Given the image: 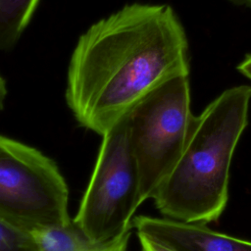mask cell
Returning <instances> with one entry per match:
<instances>
[{
  "mask_svg": "<svg viewBox=\"0 0 251 251\" xmlns=\"http://www.w3.org/2000/svg\"><path fill=\"white\" fill-rule=\"evenodd\" d=\"M189 70L188 39L174 8L126 4L78 38L66 101L79 126L102 136L146 95Z\"/></svg>",
  "mask_w": 251,
  "mask_h": 251,
  "instance_id": "cell-1",
  "label": "cell"
},
{
  "mask_svg": "<svg viewBox=\"0 0 251 251\" xmlns=\"http://www.w3.org/2000/svg\"><path fill=\"white\" fill-rule=\"evenodd\" d=\"M250 101V85L232 86L192 116L181 155L152 197L164 218L207 225L223 214L230 164L248 125Z\"/></svg>",
  "mask_w": 251,
  "mask_h": 251,
  "instance_id": "cell-2",
  "label": "cell"
},
{
  "mask_svg": "<svg viewBox=\"0 0 251 251\" xmlns=\"http://www.w3.org/2000/svg\"><path fill=\"white\" fill-rule=\"evenodd\" d=\"M192 116L188 75L163 83L126 115L127 139L138 172L141 204L154 196L179 159Z\"/></svg>",
  "mask_w": 251,
  "mask_h": 251,
  "instance_id": "cell-3",
  "label": "cell"
},
{
  "mask_svg": "<svg viewBox=\"0 0 251 251\" xmlns=\"http://www.w3.org/2000/svg\"><path fill=\"white\" fill-rule=\"evenodd\" d=\"M69 189L56 163L0 135V218L29 232L67 226Z\"/></svg>",
  "mask_w": 251,
  "mask_h": 251,
  "instance_id": "cell-4",
  "label": "cell"
},
{
  "mask_svg": "<svg viewBox=\"0 0 251 251\" xmlns=\"http://www.w3.org/2000/svg\"><path fill=\"white\" fill-rule=\"evenodd\" d=\"M140 204L139 176L124 118L102 135L92 176L73 221L87 238L102 243L132 227Z\"/></svg>",
  "mask_w": 251,
  "mask_h": 251,
  "instance_id": "cell-5",
  "label": "cell"
},
{
  "mask_svg": "<svg viewBox=\"0 0 251 251\" xmlns=\"http://www.w3.org/2000/svg\"><path fill=\"white\" fill-rule=\"evenodd\" d=\"M131 226L176 251H251V241L215 231L206 225L139 215Z\"/></svg>",
  "mask_w": 251,
  "mask_h": 251,
  "instance_id": "cell-6",
  "label": "cell"
},
{
  "mask_svg": "<svg viewBox=\"0 0 251 251\" xmlns=\"http://www.w3.org/2000/svg\"><path fill=\"white\" fill-rule=\"evenodd\" d=\"M39 0H0V51L12 48L29 23Z\"/></svg>",
  "mask_w": 251,
  "mask_h": 251,
  "instance_id": "cell-7",
  "label": "cell"
},
{
  "mask_svg": "<svg viewBox=\"0 0 251 251\" xmlns=\"http://www.w3.org/2000/svg\"><path fill=\"white\" fill-rule=\"evenodd\" d=\"M0 251H39L31 232L0 218Z\"/></svg>",
  "mask_w": 251,
  "mask_h": 251,
  "instance_id": "cell-8",
  "label": "cell"
},
{
  "mask_svg": "<svg viewBox=\"0 0 251 251\" xmlns=\"http://www.w3.org/2000/svg\"><path fill=\"white\" fill-rule=\"evenodd\" d=\"M130 235L131 228L112 240L102 243H95L92 247L83 251H126Z\"/></svg>",
  "mask_w": 251,
  "mask_h": 251,
  "instance_id": "cell-9",
  "label": "cell"
},
{
  "mask_svg": "<svg viewBox=\"0 0 251 251\" xmlns=\"http://www.w3.org/2000/svg\"><path fill=\"white\" fill-rule=\"evenodd\" d=\"M137 237L139 239L141 251H176L143 234H137Z\"/></svg>",
  "mask_w": 251,
  "mask_h": 251,
  "instance_id": "cell-10",
  "label": "cell"
},
{
  "mask_svg": "<svg viewBox=\"0 0 251 251\" xmlns=\"http://www.w3.org/2000/svg\"><path fill=\"white\" fill-rule=\"evenodd\" d=\"M236 68L240 74L251 80V54H247Z\"/></svg>",
  "mask_w": 251,
  "mask_h": 251,
  "instance_id": "cell-11",
  "label": "cell"
},
{
  "mask_svg": "<svg viewBox=\"0 0 251 251\" xmlns=\"http://www.w3.org/2000/svg\"><path fill=\"white\" fill-rule=\"evenodd\" d=\"M7 96V86H6V81L3 78V76L0 75V111L4 107V102Z\"/></svg>",
  "mask_w": 251,
  "mask_h": 251,
  "instance_id": "cell-12",
  "label": "cell"
},
{
  "mask_svg": "<svg viewBox=\"0 0 251 251\" xmlns=\"http://www.w3.org/2000/svg\"><path fill=\"white\" fill-rule=\"evenodd\" d=\"M233 3L236 4H246V5H251V0H229Z\"/></svg>",
  "mask_w": 251,
  "mask_h": 251,
  "instance_id": "cell-13",
  "label": "cell"
}]
</instances>
